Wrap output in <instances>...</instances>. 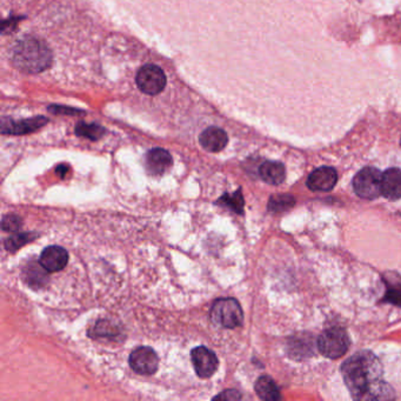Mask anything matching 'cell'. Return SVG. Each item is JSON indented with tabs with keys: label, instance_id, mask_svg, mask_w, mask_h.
<instances>
[{
	"label": "cell",
	"instance_id": "8",
	"mask_svg": "<svg viewBox=\"0 0 401 401\" xmlns=\"http://www.w3.org/2000/svg\"><path fill=\"white\" fill-rule=\"evenodd\" d=\"M192 364L195 367L197 376L206 379L214 376L218 369V358L214 351L205 346H199L192 350Z\"/></svg>",
	"mask_w": 401,
	"mask_h": 401
},
{
	"label": "cell",
	"instance_id": "5",
	"mask_svg": "<svg viewBox=\"0 0 401 401\" xmlns=\"http://www.w3.org/2000/svg\"><path fill=\"white\" fill-rule=\"evenodd\" d=\"M383 173L376 167H365L359 171L353 179V188L362 199H376L381 195Z\"/></svg>",
	"mask_w": 401,
	"mask_h": 401
},
{
	"label": "cell",
	"instance_id": "10",
	"mask_svg": "<svg viewBox=\"0 0 401 401\" xmlns=\"http://www.w3.org/2000/svg\"><path fill=\"white\" fill-rule=\"evenodd\" d=\"M337 181V171L333 167L321 166L309 174L307 187L314 192H328L335 186Z\"/></svg>",
	"mask_w": 401,
	"mask_h": 401
},
{
	"label": "cell",
	"instance_id": "15",
	"mask_svg": "<svg viewBox=\"0 0 401 401\" xmlns=\"http://www.w3.org/2000/svg\"><path fill=\"white\" fill-rule=\"evenodd\" d=\"M259 174L265 183L270 185H280L286 178V170L279 161H265L260 166Z\"/></svg>",
	"mask_w": 401,
	"mask_h": 401
},
{
	"label": "cell",
	"instance_id": "23",
	"mask_svg": "<svg viewBox=\"0 0 401 401\" xmlns=\"http://www.w3.org/2000/svg\"><path fill=\"white\" fill-rule=\"evenodd\" d=\"M22 218H19L16 214H8L3 218V221H1V228L4 231L17 232L22 228Z\"/></svg>",
	"mask_w": 401,
	"mask_h": 401
},
{
	"label": "cell",
	"instance_id": "16",
	"mask_svg": "<svg viewBox=\"0 0 401 401\" xmlns=\"http://www.w3.org/2000/svg\"><path fill=\"white\" fill-rule=\"evenodd\" d=\"M257 394L260 399L266 401H276L280 399V392L273 380L270 376H261L257 380L256 386Z\"/></svg>",
	"mask_w": 401,
	"mask_h": 401
},
{
	"label": "cell",
	"instance_id": "24",
	"mask_svg": "<svg viewBox=\"0 0 401 401\" xmlns=\"http://www.w3.org/2000/svg\"><path fill=\"white\" fill-rule=\"evenodd\" d=\"M214 399H226V400H239L242 399V395L237 390H224L223 393L219 394Z\"/></svg>",
	"mask_w": 401,
	"mask_h": 401
},
{
	"label": "cell",
	"instance_id": "11",
	"mask_svg": "<svg viewBox=\"0 0 401 401\" xmlns=\"http://www.w3.org/2000/svg\"><path fill=\"white\" fill-rule=\"evenodd\" d=\"M68 261V253L61 246H49L40 254L39 264L47 272H59Z\"/></svg>",
	"mask_w": 401,
	"mask_h": 401
},
{
	"label": "cell",
	"instance_id": "7",
	"mask_svg": "<svg viewBox=\"0 0 401 401\" xmlns=\"http://www.w3.org/2000/svg\"><path fill=\"white\" fill-rule=\"evenodd\" d=\"M128 362L135 373L142 376H151L158 369L159 358L154 350L142 346L135 348V351L132 352Z\"/></svg>",
	"mask_w": 401,
	"mask_h": 401
},
{
	"label": "cell",
	"instance_id": "17",
	"mask_svg": "<svg viewBox=\"0 0 401 401\" xmlns=\"http://www.w3.org/2000/svg\"><path fill=\"white\" fill-rule=\"evenodd\" d=\"M217 205L228 207V210L233 211L235 214H244V197L242 195V188H239L238 191L233 193H225L223 197L218 199Z\"/></svg>",
	"mask_w": 401,
	"mask_h": 401
},
{
	"label": "cell",
	"instance_id": "4",
	"mask_svg": "<svg viewBox=\"0 0 401 401\" xmlns=\"http://www.w3.org/2000/svg\"><path fill=\"white\" fill-rule=\"evenodd\" d=\"M350 338L343 328L333 327L320 334L318 339V348L320 353L327 358L338 359L348 351Z\"/></svg>",
	"mask_w": 401,
	"mask_h": 401
},
{
	"label": "cell",
	"instance_id": "12",
	"mask_svg": "<svg viewBox=\"0 0 401 401\" xmlns=\"http://www.w3.org/2000/svg\"><path fill=\"white\" fill-rule=\"evenodd\" d=\"M173 164L170 152L164 149H153L146 154V170L151 175H163Z\"/></svg>",
	"mask_w": 401,
	"mask_h": 401
},
{
	"label": "cell",
	"instance_id": "1",
	"mask_svg": "<svg viewBox=\"0 0 401 401\" xmlns=\"http://www.w3.org/2000/svg\"><path fill=\"white\" fill-rule=\"evenodd\" d=\"M341 372L348 390L354 399H388L390 387L381 381V365L371 352H359L341 366Z\"/></svg>",
	"mask_w": 401,
	"mask_h": 401
},
{
	"label": "cell",
	"instance_id": "6",
	"mask_svg": "<svg viewBox=\"0 0 401 401\" xmlns=\"http://www.w3.org/2000/svg\"><path fill=\"white\" fill-rule=\"evenodd\" d=\"M135 82L142 93L149 96H156L163 92L166 86V75L159 66L146 64L139 70Z\"/></svg>",
	"mask_w": 401,
	"mask_h": 401
},
{
	"label": "cell",
	"instance_id": "3",
	"mask_svg": "<svg viewBox=\"0 0 401 401\" xmlns=\"http://www.w3.org/2000/svg\"><path fill=\"white\" fill-rule=\"evenodd\" d=\"M211 319L225 328L240 326L244 320L242 306L235 298H221L214 302L211 309Z\"/></svg>",
	"mask_w": 401,
	"mask_h": 401
},
{
	"label": "cell",
	"instance_id": "14",
	"mask_svg": "<svg viewBox=\"0 0 401 401\" xmlns=\"http://www.w3.org/2000/svg\"><path fill=\"white\" fill-rule=\"evenodd\" d=\"M381 195L390 200L401 198V170L388 168L381 177Z\"/></svg>",
	"mask_w": 401,
	"mask_h": 401
},
{
	"label": "cell",
	"instance_id": "2",
	"mask_svg": "<svg viewBox=\"0 0 401 401\" xmlns=\"http://www.w3.org/2000/svg\"><path fill=\"white\" fill-rule=\"evenodd\" d=\"M12 61L20 71L36 75L50 68L52 54L42 40L26 37L19 40L13 49Z\"/></svg>",
	"mask_w": 401,
	"mask_h": 401
},
{
	"label": "cell",
	"instance_id": "19",
	"mask_svg": "<svg viewBox=\"0 0 401 401\" xmlns=\"http://www.w3.org/2000/svg\"><path fill=\"white\" fill-rule=\"evenodd\" d=\"M75 135L78 137L90 139V140H99L105 135V128L97 124H87L79 123L75 128Z\"/></svg>",
	"mask_w": 401,
	"mask_h": 401
},
{
	"label": "cell",
	"instance_id": "9",
	"mask_svg": "<svg viewBox=\"0 0 401 401\" xmlns=\"http://www.w3.org/2000/svg\"><path fill=\"white\" fill-rule=\"evenodd\" d=\"M47 118L35 117L24 121H13L8 118H4L1 121V133L3 135H27L43 128L47 124Z\"/></svg>",
	"mask_w": 401,
	"mask_h": 401
},
{
	"label": "cell",
	"instance_id": "20",
	"mask_svg": "<svg viewBox=\"0 0 401 401\" xmlns=\"http://www.w3.org/2000/svg\"><path fill=\"white\" fill-rule=\"evenodd\" d=\"M307 343H309V337L295 338L293 343L290 344V354H295V359H300V357H302V358H305V357L312 355V344L304 346V345L307 344Z\"/></svg>",
	"mask_w": 401,
	"mask_h": 401
},
{
	"label": "cell",
	"instance_id": "22",
	"mask_svg": "<svg viewBox=\"0 0 401 401\" xmlns=\"http://www.w3.org/2000/svg\"><path fill=\"white\" fill-rule=\"evenodd\" d=\"M383 302L401 307V284L387 285V292Z\"/></svg>",
	"mask_w": 401,
	"mask_h": 401
},
{
	"label": "cell",
	"instance_id": "13",
	"mask_svg": "<svg viewBox=\"0 0 401 401\" xmlns=\"http://www.w3.org/2000/svg\"><path fill=\"white\" fill-rule=\"evenodd\" d=\"M199 142L207 152H221L228 145V137L223 128L211 126L204 130L199 137Z\"/></svg>",
	"mask_w": 401,
	"mask_h": 401
},
{
	"label": "cell",
	"instance_id": "21",
	"mask_svg": "<svg viewBox=\"0 0 401 401\" xmlns=\"http://www.w3.org/2000/svg\"><path fill=\"white\" fill-rule=\"evenodd\" d=\"M37 237L38 235L36 233H32V232L18 233V235H13L11 238L6 239L5 249H8V252H16L17 249H22L23 246L33 242Z\"/></svg>",
	"mask_w": 401,
	"mask_h": 401
},
{
	"label": "cell",
	"instance_id": "18",
	"mask_svg": "<svg viewBox=\"0 0 401 401\" xmlns=\"http://www.w3.org/2000/svg\"><path fill=\"white\" fill-rule=\"evenodd\" d=\"M295 200L292 195H272L269 202V211L274 212V214H280V212H286L291 210L295 206Z\"/></svg>",
	"mask_w": 401,
	"mask_h": 401
}]
</instances>
